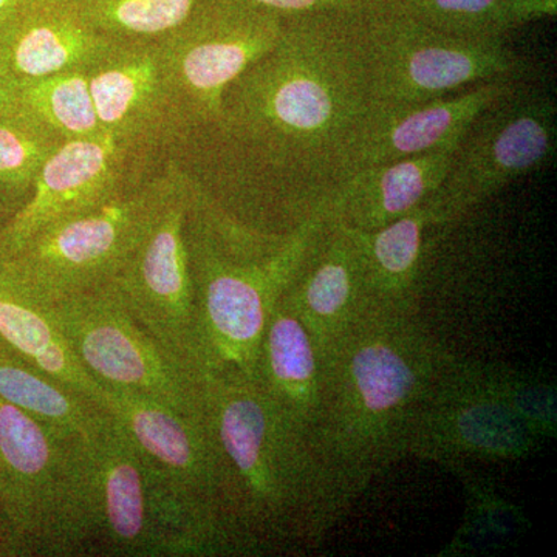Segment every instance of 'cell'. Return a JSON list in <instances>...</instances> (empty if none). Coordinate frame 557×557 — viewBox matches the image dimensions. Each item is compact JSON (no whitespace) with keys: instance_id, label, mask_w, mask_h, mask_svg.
<instances>
[{"instance_id":"3","label":"cell","mask_w":557,"mask_h":557,"mask_svg":"<svg viewBox=\"0 0 557 557\" xmlns=\"http://www.w3.org/2000/svg\"><path fill=\"white\" fill-rule=\"evenodd\" d=\"M454 358L417 314H375L322 359L311 437L354 500L408 457L418 410Z\"/></svg>"},{"instance_id":"23","label":"cell","mask_w":557,"mask_h":557,"mask_svg":"<svg viewBox=\"0 0 557 557\" xmlns=\"http://www.w3.org/2000/svg\"><path fill=\"white\" fill-rule=\"evenodd\" d=\"M429 228L434 226L424 203L384 228L368 233L354 230L376 313H417L418 274Z\"/></svg>"},{"instance_id":"2","label":"cell","mask_w":557,"mask_h":557,"mask_svg":"<svg viewBox=\"0 0 557 557\" xmlns=\"http://www.w3.org/2000/svg\"><path fill=\"white\" fill-rule=\"evenodd\" d=\"M218 440L233 522L259 548H317L354 504L309 429L256 381L236 373L201 381Z\"/></svg>"},{"instance_id":"11","label":"cell","mask_w":557,"mask_h":557,"mask_svg":"<svg viewBox=\"0 0 557 557\" xmlns=\"http://www.w3.org/2000/svg\"><path fill=\"white\" fill-rule=\"evenodd\" d=\"M284 20L247 0H199L177 28L157 39L186 134L211 131L225 91L274 46Z\"/></svg>"},{"instance_id":"6","label":"cell","mask_w":557,"mask_h":557,"mask_svg":"<svg viewBox=\"0 0 557 557\" xmlns=\"http://www.w3.org/2000/svg\"><path fill=\"white\" fill-rule=\"evenodd\" d=\"M556 435L555 394L515 370L456 358L418 410L408 456L456 469L536 453Z\"/></svg>"},{"instance_id":"7","label":"cell","mask_w":557,"mask_h":557,"mask_svg":"<svg viewBox=\"0 0 557 557\" xmlns=\"http://www.w3.org/2000/svg\"><path fill=\"white\" fill-rule=\"evenodd\" d=\"M86 443L0 398V507L13 556H75L94 542Z\"/></svg>"},{"instance_id":"17","label":"cell","mask_w":557,"mask_h":557,"mask_svg":"<svg viewBox=\"0 0 557 557\" xmlns=\"http://www.w3.org/2000/svg\"><path fill=\"white\" fill-rule=\"evenodd\" d=\"M94 541L112 556L159 557L148 480L134 443L109 413L86 443Z\"/></svg>"},{"instance_id":"18","label":"cell","mask_w":557,"mask_h":557,"mask_svg":"<svg viewBox=\"0 0 557 557\" xmlns=\"http://www.w3.org/2000/svg\"><path fill=\"white\" fill-rule=\"evenodd\" d=\"M525 83L531 81H490L412 104L375 102L359 138L355 172L458 146L480 113Z\"/></svg>"},{"instance_id":"35","label":"cell","mask_w":557,"mask_h":557,"mask_svg":"<svg viewBox=\"0 0 557 557\" xmlns=\"http://www.w3.org/2000/svg\"><path fill=\"white\" fill-rule=\"evenodd\" d=\"M387 2H391V0H383V5H384V3H387Z\"/></svg>"},{"instance_id":"19","label":"cell","mask_w":557,"mask_h":557,"mask_svg":"<svg viewBox=\"0 0 557 557\" xmlns=\"http://www.w3.org/2000/svg\"><path fill=\"white\" fill-rule=\"evenodd\" d=\"M116 42L95 30L73 0H36L0 38V61L20 86L89 69Z\"/></svg>"},{"instance_id":"10","label":"cell","mask_w":557,"mask_h":557,"mask_svg":"<svg viewBox=\"0 0 557 557\" xmlns=\"http://www.w3.org/2000/svg\"><path fill=\"white\" fill-rule=\"evenodd\" d=\"M556 137V101L539 87V81L523 84L480 113L426 203L432 226L463 219L509 183L541 170L555 156Z\"/></svg>"},{"instance_id":"13","label":"cell","mask_w":557,"mask_h":557,"mask_svg":"<svg viewBox=\"0 0 557 557\" xmlns=\"http://www.w3.org/2000/svg\"><path fill=\"white\" fill-rule=\"evenodd\" d=\"M193 182V175L177 166L159 220L112 282L163 354L183 372L203 381L207 368L186 244Z\"/></svg>"},{"instance_id":"26","label":"cell","mask_w":557,"mask_h":557,"mask_svg":"<svg viewBox=\"0 0 557 557\" xmlns=\"http://www.w3.org/2000/svg\"><path fill=\"white\" fill-rule=\"evenodd\" d=\"M22 108L67 139L95 137L104 132L91 100L89 69L69 70L20 84Z\"/></svg>"},{"instance_id":"9","label":"cell","mask_w":557,"mask_h":557,"mask_svg":"<svg viewBox=\"0 0 557 557\" xmlns=\"http://www.w3.org/2000/svg\"><path fill=\"white\" fill-rule=\"evenodd\" d=\"M175 172L171 164L160 177L47 226L7 258L44 304L109 284L159 220Z\"/></svg>"},{"instance_id":"5","label":"cell","mask_w":557,"mask_h":557,"mask_svg":"<svg viewBox=\"0 0 557 557\" xmlns=\"http://www.w3.org/2000/svg\"><path fill=\"white\" fill-rule=\"evenodd\" d=\"M106 410L145 468L159 556L252 555L259 548L226 507V475L205 409L180 412L159 399L101 387Z\"/></svg>"},{"instance_id":"21","label":"cell","mask_w":557,"mask_h":557,"mask_svg":"<svg viewBox=\"0 0 557 557\" xmlns=\"http://www.w3.org/2000/svg\"><path fill=\"white\" fill-rule=\"evenodd\" d=\"M0 343L62 386L100 399L101 386L84 370L46 304L0 251ZM100 403V401H98Z\"/></svg>"},{"instance_id":"30","label":"cell","mask_w":557,"mask_h":557,"mask_svg":"<svg viewBox=\"0 0 557 557\" xmlns=\"http://www.w3.org/2000/svg\"><path fill=\"white\" fill-rule=\"evenodd\" d=\"M556 14L557 0H509L505 30L509 33L530 22L555 17Z\"/></svg>"},{"instance_id":"1","label":"cell","mask_w":557,"mask_h":557,"mask_svg":"<svg viewBox=\"0 0 557 557\" xmlns=\"http://www.w3.org/2000/svg\"><path fill=\"white\" fill-rule=\"evenodd\" d=\"M366 11L284 20L276 46L226 89L209 134L239 180L218 205L260 233H296L325 218L355 172L375 98ZM214 201V200H212Z\"/></svg>"},{"instance_id":"25","label":"cell","mask_w":557,"mask_h":557,"mask_svg":"<svg viewBox=\"0 0 557 557\" xmlns=\"http://www.w3.org/2000/svg\"><path fill=\"white\" fill-rule=\"evenodd\" d=\"M62 141L24 108L0 116V214L7 222L24 207L40 166Z\"/></svg>"},{"instance_id":"32","label":"cell","mask_w":557,"mask_h":557,"mask_svg":"<svg viewBox=\"0 0 557 557\" xmlns=\"http://www.w3.org/2000/svg\"><path fill=\"white\" fill-rule=\"evenodd\" d=\"M35 2L36 0H0V38Z\"/></svg>"},{"instance_id":"22","label":"cell","mask_w":557,"mask_h":557,"mask_svg":"<svg viewBox=\"0 0 557 557\" xmlns=\"http://www.w3.org/2000/svg\"><path fill=\"white\" fill-rule=\"evenodd\" d=\"M256 383L311 434L321 406L322 359L284 293L263 333Z\"/></svg>"},{"instance_id":"4","label":"cell","mask_w":557,"mask_h":557,"mask_svg":"<svg viewBox=\"0 0 557 557\" xmlns=\"http://www.w3.org/2000/svg\"><path fill=\"white\" fill-rule=\"evenodd\" d=\"M287 236L248 228L223 212L194 178L186 244L196 288L207 375L258 380L271 311L298 270L319 223Z\"/></svg>"},{"instance_id":"31","label":"cell","mask_w":557,"mask_h":557,"mask_svg":"<svg viewBox=\"0 0 557 557\" xmlns=\"http://www.w3.org/2000/svg\"><path fill=\"white\" fill-rule=\"evenodd\" d=\"M21 109L20 86L0 61V116L11 115Z\"/></svg>"},{"instance_id":"8","label":"cell","mask_w":557,"mask_h":557,"mask_svg":"<svg viewBox=\"0 0 557 557\" xmlns=\"http://www.w3.org/2000/svg\"><path fill=\"white\" fill-rule=\"evenodd\" d=\"M370 79L379 104L448 97L490 81H539L536 65L502 36L440 30L391 7L366 11Z\"/></svg>"},{"instance_id":"28","label":"cell","mask_w":557,"mask_h":557,"mask_svg":"<svg viewBox=\"0 0 557 557\" xmlns=\"http://www.w3.org/2000/svg\"><path fill=\"white\" fill-rule=\"evenodd\" d=\"M509 0H391L384 7L403 11L440 30L468 36H507Z\"/></svg>"},{"instance_id":"15","label":"cell","mask_w":557,"mask_h":557,"mask_svg":"<svg viewBox=\"0 0 557 557\" xmlns=\"http://www.w3.org/2000/svg\"><path fill=\"white\" fill-rule=\"evenodd\" d=\"M284 298L309 330L321 359L380 314L370 300L354 230L324 218Z\"/></svg>"},{"instance_id":"14","label":"cell","mask_w":557,"mask_h":557,"mask_svg":"<svg viewBox=\"0 0 557 557\" xmlns=\"http://www.w3.org/2000/svg\"><path fill=\"white\" fill-rule=\"evenodd\" d=\"M145 149L106 131L62 141L40 166L24 207L0 231V251L14 255L39 231L134 185L127 174Z\"/></svg>"},{"instance_id":"34","label":"cell","mask_w":557,"mask_h":557,"mask_svg":"<svg viewBox=\"0 0 557 557\" xmlns=\"http://www.w3.org/2000/svg\"><path fill=\"white\" fill-rule=\"evenodd\" d=\"M7 219L3 218L2 214H0V231H2L3 226H5Z\"/></svg>"},{"instance_id":"12","label":"cell","mask_w":557,"mask_h":557,"mask_svg":"<svg viewBox=\"0 0 557 557\" xmlns=\"http://www.w3.org/2000/svg\"><path fill=\"white\" fill-rule=\"evenodd\" d=\"M84 370L112 391L199 413L201 381L178 369L132 317L113 282L46 304Z\"/></svg>"},{"instance_id":"33","label":"cell","mask_w":557,"mask_h":557,"mask_svg":"<svg viewBox=\"0 0 557 557\" xmlns=\"http://www.w3.org/2000/svg\"><path fill=\"white\" fill-rule=\"evenodd\" d=\"M0 556H13L9 528H7L5 518H3L2 507H0Z\"/></svg>"},{"instance_id":"27","label":"cell","mask_w":557,"mask_h":557,"mask_svg":"<svg viewBox=\"0 0 557 557\" xmlns=\"http://www.w3.org/2000/svg\"><path fill=\"white\" fill-rule=\"evenodd\" d=\"M199 0H73L95 30L116 40H156L177 28Z\"/></svg>"},{"instance_id":"24","label":"cell","mask_w":557,"mask_h":557,"mask_svg":"<svg viewBox=\"0 0 557 557\" xmlns=\"http://www.w3.org/2000/svg\"><path fill=\"white\" fill-rule=\"evenodd\" d=\"M0 398L69 442H90L108 423L101 403L50 379L0 343Z\"/></svg>"},{"instance_id":"16","label":"cell","mask_w":557,"mask_h":557,"mask_svg":"<svg viewBox=\"0 0 557 557\" xmlns=\"http://www.w3.org/2000/svg\"><path fill=\"white\" fill-rule=\"evenodd\" d=\"M102 131L149 148L186 135L159 40H119L89 67Z\"/></svg>"},{"instance_id":"20","label":"cell","mask_w":557,"mask_h":557,"mask_svg":"<svg viewBox=\"0 0 557 557\" xmlns=\"http://www.w3.org/2000/svg\"><path fill=\"white\" fill-rule=\"evenodd\" d=\"M457 146L362 168L341 186L325 219L376 231L423 207L448 174Z\"/></svg>"},{"instance_id":"29","label":"cell","mask_w":557,"mask_h":557,"mask_svg":"<svg viewBox=\"0 0 557 557\" xmlns=\"http://www.w3.org/2000/svg\"><path fill=\"white\" fill-rule=\"evenodd\" d=\"M259 9L269 10L282 20L333 11H368L383 0H247Z\"/></svg>"}]
</instances>
